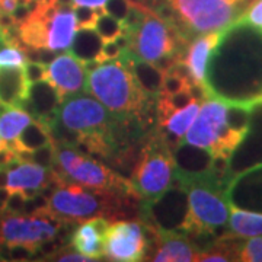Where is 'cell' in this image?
Returning a JSON list of instances; mask_svg holds the SVG:
<instances>
[{
    "instance_id": "6da1fadb",
    "label": "cell",
    "mask_w": 262,
    "mask_h": 262,
    "mask_svg": "<svg viewBox=\"0 0 262 262\" xmlns=\"http://www.w3.org/2000/svg\"><path fill=\"white\" fill-rule=\"evenodd\" d=\"M206 88L226 102L262 99V29L237 19L223 29L208 58Z\"/></svg>"
},
{
    "instance_id": "7a4b0ae2",
    "label": "cell",
    "mask_w": 262,
    "mask_h": 262,
    "mask_svg": "<svg viewBox=\"0 0 262 262\" xmlns=\"http://www.w3.org/2000/svg\"><path fill=\"white\" fill-rule=\"evenodd\" d=\"M53 192L42 211L61 223H80L92 217L124 215V210L131 207L130 200H140L134 195L82 187L60 177L57 172Z\"/></svg>"
},
{
    "instance_id": "3957f363",
    "label": "cell",
    "mask_w": 262,
    "mask_h": 262,
    "mask_svg": "<svg viewBox=\"0 0 262 262\" xmlns=\"http://www.w3.org/2000/svg\"><path fill=\"white\" fill-rule=\"evenodd\" d=\"M248 5L249 0H160L158 13L189 39L230 27Z\"/></svg>"
},
{
    "instance_id": "277c9868",
    "label": "cell",
    "mask_w": 262,
    "mask_h": 262,
    "mask_svg": "<svg viewBox=\"0 0 262 262\" xmlns=\"http://www.w3.org/2000/svg\"><path fill=\"white\" fill-rule=\"evenodd\" d=\"M75 12L70 2L37 0L29 15L18 24L20 42L29 48L67 51L75 37Z\"/></svg>"
},
{
    "instance_id": "5b68a950",
    "label": "cell",
    "mask_w": 262,
    "mask_h": 262,
    "mask_svg": "<svg viewBox=\"0 0 262 262\" xmlns=\"http://www.w3.org/2000/svg\"><path fill=\"white\" fill-rule=\"evenodd\" d=\"M88 91L115 117L141 118L147 111V96L121 61H105L89 72Z\"/></svg>"
},
{
    "instance_id": "8992f818",
    "label": "cell",
    "mask_w": 262,
    "mask_h": 262,
    "mask_svg": "<svg viewBox=\"0 0 262 262\" xmlns=\"http://www.w3.org/2000/svg\"><path fill=\"white\" fill-rule=\"evenodd\" d=\"M141 16L139 22L124 34L128 35L131 53L139 58L155 63L163 57L184 60L188 41L173 24L162 18L158 12L140 3Z\"/></svg>"
},
{
    "instance_id": "52a82bcc",
    "label": "cell",
    "mask_w": 262,
    "mask_h": 262,
    "mask_svg": "<svg viewBox=\"0 0 262 262\" xmlns=\"http://www.w3.org/2000/svg\"><path fill=\"white\" fill-rule=\"evenodd\" d=\"M179 182V181H178ZM188 191V214L182 227L187 237L211 234L227 226L230 204L225 195L226 188L213 178L181 182Z\"/></svg>"
},
{
    "instance_id": "ba28073f",
    "label": "cell",
    "mask_w": 262,
    "mask_h": 262,
    "mask_svg": "<svg viewBox=\"0 0 262 262\" xmlns=\"http://www.w3.org/2000/svg\"><path fill=\"white\" fill-rule=\"evenodd\" d=\"M53 169L60 177L82 187L140 198L131 181L72 146L56 143V162Z\"/></svg>"
},
{
    "instance_id": "9c48e42d",
    "label": "cell",
    "mask_w": 262,
    "mask_h": 262,
    "mask_svg": "<svg viewBox=\"0 0 262 262\" xmlns=\"http://www.w3.org/2000/svg\"><path fill=\"white\" fill-rule=\"evenodd\" d=\"M226 106V101L214 96L201 103L195 120L185 134V141L210 150L214 158L229 159L244 136L227 127Z\"/></svg>"
},
{
    "instance_id": "30bf717a",
    "label": "cell",
    "mask_w": 262,
    "mask_h": 262,
    "mask_svg": "<svg viewBox=\"0 0 262 262\" xmlns=\"http://www.w3.org/2000/svg\"><path fill=\"white\" fill-rule=\"evenodd\" d=\"M175 177V163L172 149L158 133L150 139L134 163L131 182L141 200L151 201L162 195Z\"/></svg>"
},
{
    "instance_id": "8fae6325",
    "label": "cell",
    "mask_w": 262,
    "mask_h": 262,
    "mask_svg": "<svg viewBox=\"0 0 262 262\" xmlns=\"http://www.w3.org/2000/svg\"><path fill=\"white\" fill-rule=\"evenodd\" d=\"M114 117L115 115L108 111L98 99L83 95V92L64 98L57 113V120L79 136H114Z\"/></svg>"
},
{
    "instance_id": "7c38bea8",
    "label": "cell",
    "mask_w": 262,
    "mask_h": 262,
    "mask_svg": "<svg viewBox=\"0 0 262 262\" xmlns=\"http://www.w3.org/2000/svg\"><path fill=\"white\" fill-rule=\"evenodd\" d=\"M61 222L42 210L28 215L20 213H0V245H27L37 249L41 244L53 241L58 234Z\"/></svg>"
},
{
    "instance_id": "4fadbf2b",
    "label": "cell",
    "mask_w": 262,
    "mask_h": 262,
    "mask_svg": "<svg viewBox=\"0 0 262 262\" xmlns=\"http://www.w3.org/2000/svg\"><path fill=\"white\" fill-rule=\"evenodd\" d=\"M141 214L143 222L156 227L160 234L182 232L188 214V191L185 185L181 182L177 185L170 184L156 200L146 201Z\"/></svg>"
},
{
    "instance_id": "5bb4252c",
    "label": "cell",
    "mask_w": 262,
    "mask_h": 262,
    "mask_svg": "<svg viewBox=\"0 0 262 262\" xmlns=\"http://www.w3.org/2000/svg\"><path fill=\"white\" fill-rule=\"evenodd\" d=\"M147 241L144 223L139 220H118L110 223L103 239V256L110 261H143Z\"/></svg>"
},
{
    "instance_id": "9a60e30c",
    "label": "cell",
    "mask_w": 262,
    "mask_h": 262,
    "mask_svg": "<svg viewBox=\"0 0 262 262\" xmlns=\"http://www.w3.org/2000/svg\"><path fill=\"white\" fill-rule=\"evenodd\" d=\"M258 165H262V99L251 103L248 130L227 160L229 181Z\"/></svg>"
},
{
    "instance_id": "2e32d148",
    "label": "cell",
    "mask_w": 262,
    "mask_h": 262,
    "mask_svg": "<svg viewBox=\"0 0 262 262\" xmlns=\"http://www.w3.org/2000/svg\"><path fill=\"white\" fill-rule=\"evenodd\" d=\"M172 156L175 163L173 179L179 182L206 179L213 177L214 173H222L214 169V156L211 155L210 150L194 146L185 140L179 141L172 149Z\"/></svg>"
},
{
    "instance_id": "e0dca14e",
    "label": "cell",
    "mask_w": 262,
    "mask_h": 262,
    "mask_svg": "<svg viewBox=\"0 0 262 262\" xmlns=\"http://www.w3.org/2000/svg\"><path fill=\"white\" fill-rule=\"evenodd\" d=\"M225 195L230 206L262 214V165L233 177L226 187Z\"/></svg>"
},
{
    "instance_id": "ac0fdd59",
    "label": "cell",
    "mask_w": 262,
    "mask_h": 262,
    "mask_svg": "<svg viewBox=\"0 0 262 262\" xmlns=\"http://www.w3.org/2000/svg\"><path fill=\"white\" fill-rule=\"evenodd\" d=\"M47 80L56 86L58 94L64 99L75 94L88 91V77L83 61L76 58L72 53L57 56L47 66Z\"/></svg>"
},
{
    "instance_id": "d6986e66",
    "label": "cell",
    "mask_w": 262,
    "mask_h": 262,
    "mask_svg": "<svg viewBox=\"0 0 262 262\" xmlns=\"http://www.w3.org/2000/svg\"><path fill=\"white\" fill-rule=\"evenodd\" d=\"M8 169V185L9 192L19 191L28 198H32L41 192L42 188L50 185L56 173L53 169L39 166L37 163L18 159V156L6 165Z\"/></svg>"
},
{
    "instance_id": "ffe728a7",
    "label": "cell",
    "mask_w": 262,
    "mask_h": 262,
    "mask_svg": "<svg viewBox=\"0 0 262 262\" xmlns=\"http://www.w3.org/2000/svg\"><path fill=\"white\" fill-rule=\"evenodd\" d=\"M61 102L63 98L58 94L56 86L50 80H41L29 84L28 98L24 105V110L50 127L57 118Z\"/></svg>"
},
{
    "instance_id": "44dd1931",
    "label": "cell",
    "mask_w": 262,
    "mask_h": 262,
    "mask_svg": "<svg viewBox=\"0 0 262 262\" xmlns=\"http://www.w3.org/2000/svg\"><path fill=\"white\" fill-rule=\"evenodd\" d=\"M108 226L110 222L106 217H92L80 222L72 234L70 246L88 256L91 261L101 259L103 256V239Z\"/></svg>"
},
{
    "instance_id": "7402d4cb",
    "label": "cell",
    "mask_w": 262,
    "mask_h": 262,
    "mask_svg": "<svg viewBox=\"0 0 262 262\" xmlns=\"http://www.w3.org/2000/svg\"><path fill=\"white\" fill-rule=\"evenodd\" d=\"M120 61L130 70L137 84L143 89V92H146L149 96H158L162 92L165 73L153 63L136 57L130 50L122 51Z\"/></svg>"
},
{
    "instance_id": "603a6c76",
    "label": "cell",
    "mask_w": 262,
    "mask_h": 262,
    "mask_svg": "<svg viewBox=\"0 0 262 262\" xmlns=\"http://www.w3.org/2000/svg\"><path fill=\"white\" fill-rule=\"evenodd\" d=\"M223 31H214L203 35H196L195 39L189 44L185 54V63L189 67L191 76L194 82L206 84V73L208 58L211 56V51L214 50L217 42L220 41Z\"/></svg>"
},
{
    "instance_id": "cb8c5ba5",
    "label": "cell",
    "mask_w": 262,
    "mask_h": 262,
    "mask_svg": "<svg viewBox=\"0 0 262 262\" xmlns=\"http://www.w3.org/2000/svg\"><path fill=\"white\" fill-rule=\"evenodd\" d=\"M28 89L29 83L22 67H0V105L24 110Z\"/></svg>"
},
{
    "instance_id": "d4e9b609",
    "label": "cell",
    "mask_w": 262,
    "mask_h": 262,
    "mask_svg": "<svg viewBox=\"0 0 262 262\" xmlns=\"http://www.w3.org/2000/svg\"><path fill=\"white\" fill-rule=\"evenodd\" d=\"M159 249L149 258L158 262H189L195 261L198 251L182 232L160 234Z\"/></svg>"
},
{
    "instance_id": "484cf974",
    "label": "cell",
    "mask_w": 262,
    "mask_h": 262,
    "mask_svg": "<svg viewBox=\"0 0 262 262\" xmlns=\"http://www.w3.org/2000/svg\"><path fill=\"white\" fill-rule=\"evenodd\" d=\"M200 105H201V102L192 101L185 108L170 114L165 121L159 124L160 127H165L163 128L165 131L160 134L170 146V149H173L179 141H182V137L187 134L188 128L191 127V124L195 120L196 114L200 111Z\"/></svg>"
},
{
    "instance_id": "4316f807",
    "label": "cell",
    "mask_w": 262,
    "mask_h": 262,
    "mask_svg": "<svg viewBox=\"0 0 262 262\" xmlns=\"http://www.w3.org/2000/svg\"><path fill=\"white\" fill-rule=\"evenodd\" d=\"M51 143H54V139H53L50 127L42 121L34 118L19 134V137L12 146V150L15 153H18V151H34V150L51 144Z\"/></svg>"
},
{
    "instance_id": "83f0119b",
    "label": "cell",
    "mask_w": 262,
    "mask_h": 262,
    "mask_svg": "<svg viewBox=\"0 0 262 262\" xmlns=\"http://www.w3.org/2000/svg\"><path fill=\"white\" fill-rule=\"evenodd\" d=\"M32 120L34 117L22 108H8L0 105V136L10 149L19 134Z\"/></svg>"
},
{
    "instance_id": "f1b7e54d",
    "label": "cell",
    "mask_w": 262,
    "mask_h": 262,
    "mask_svg": "<svg viewBox=\"0 0 262 262\" xmlns=\"http://www.w3.org/2000/svg\"><path fill=\"white\" fill-rule=\"evenodd\" d=\"M103 39L95 28H79L70 44V53L80 61L98 60L102 50Z\"/></svg>"
},
{
    "instance_id": "f546056e",
    "label": "cell",
    "mask_w": 262,
    "mask_h": 262,
    "mask_svg": "<svg viewBox=\"0 0 262 262\" xmlns=\"http://www.w3.org/2000/svg\"><path fill=\"white\" fill-rule=\"evenodd\" d=\"M229 233L239 237H253L262 234V214L261 213H248L237 207L230 206V219L227 222Z\"/></svg>"
},
{
    "instance_id": "4dcf8cb0",
    "label": "cell",
    "mask_w": 262,
    "mask_h": 262,
    "mask_svg": "<svg viewBox=\"0 0 262 262\" xmlns=\"http://www.w3.org/2000/svg\"><path fill=\"white\" fill-rule=\"evenodd\" d=\"M95 29L101 35L103 41H113L124 32L121 20L111 16L103 9H101V12H99V16L96 19V24H95Z\"/></svg>"
},
{
    "instance_id": "1f68e13d",
    "label": "cell",
    "mask_w": 262,
    "mask_h": 262,
    "mask_svg": "<svg viewBox=\"0 0 262 262\" xmlns=\"http://www.w3.org/2000/svg\"><path fill=\"white\" fill-rule=\"evenodd\" d=\"M16 156L20 160H27V162L37 163L39 166L53 169L54 162H56V143L42 146V147L34 150V151H18Z\"/></svg>"
},
{
    "instance_id": "d6a6232c",
    "label": "cell",
    "mask_w": 262,
    "mask_h": 262,
    "mask_svg": "<svg viewBox=\"0 0 262 262\" xmlns=\"http://www.w3.org/2000/svg\"><path fill=\"white\" fill-rule=\"evenodd\" d=\"M239 261L262 262V234L244 241Z\"/></svg>"
},
{
    "instance_id": "836d02e7",
    "label": "cell",
    "mask_w": 262,
    "mask_h": 262,
    "mask_svg": "<svg viewBox=\"0 0 262 262\" xmlns=\"http://www.w3.org/2000/svg\"><path fill=\"white\" fill-rule=\"evenodd\" d=\"M73 12L77 28H95L101 9H94L88 6H73Z\"/></svg>"
},
{
    "instance_id": "e575fe53",
    "label": "cell",
    "mask_w": 262,
    "mask_h": 262,
    "mask_svg": "<svg viewBox=\"0 0 262 262\" xmlns=\"http://www.w3.org/2000/svg\"><path fill=\"white\" fill-rule=\"evenodd\" d=\"M24 73L28 80V83H37L41 80H47V66L39 63V61H32L28 60L25 66H24Z\"/></svg>"
},
{
    "instance_id": "d590c367",
    "label": "cell",
    "mask_w": 262,
    "mask_h": 262,
    "mask_svg": "<svg viewBox=\"0 0 262 262\" xmlns=\"http://www.w3.org/2000/svg\"><path fill=\"white\" fill-rule=\"evenodd\" d=\"M131 9V0H106L103 10L118 20H124L128 16Z\"/></svg>"
},
{
    "instance_id": "8d00e7d4",
    "label": "cell",
    "mask_w": 262,
    "mask_h": 262,
    "mask_svg": "<svg viewBox=\"0 0 262 262\" xmlns=\"http://www.w3.org/2000/svg\"><path fill=\"white\" fill-rule=\"evenodd\" d=\"M239 19L262 29V0H251Z\"/></svg>"
},
{
    "instance_id": "74e56055",
    "label": "cell",
    "mask_w": 262,
    "mask_h": 262,
    "mask_svg": "<svg viewBox=\"0 0 262 262\" xmlns=\"http://www.w3.org/2000/svg\"><path fill=\"white\" fill-rule=\"evenodd\" d=\"M191 83L185 82L182 77H179L178 75L175 73H165V77H163V86H162V92L160 94L165 95H172L177 94V92H181L184 89H188V86Z\"/></svg>"
},
{
    "instance_id": "f35d334b",
    "label": "cell",
    "mask_w": 262,
    "mask_h": 262,
    "mask_svg": "<svg viewBox=\"0 0 262 262\" xmlns=\"http://www.w3.org/2000/svg\"><path fill=\"white\" fill-rule=\"evenodd\" d=\"M47 259H53V261H63V262H84L91 261L88 256H84L77 251H72L70 248H61L57 249L53 255H50Z\"/></svg>"
},
{
    "instance_id": "ab89813d",
    "label": "cell",
    "mask_w": 262,
    "mask_h": 262,
    "mask_svg": "<svg viewBox=\"0 0 262 262\" xmlns=\"http://www.w3.org/2000/svg\"><path fill=\"white\" fill-rule=\"evenodd\" d=\"M25 203H27V196L19 191H13L9 194V198L6 201V206H5L3 211H6V213H24L25 211Z\"/></svg>"
},
{
    "instance_id": "60d3db41",
    "label": "cell",
    "mask_w": 262,
    "mask_h": 262,
    "mask_svg": "<svg viewBox=\"0 0 262 262\" xmlns=\"http://www.w3.org/2000/svg\"><path fill=\"white\" fill-rule=\"evenodd\" d=\"M122 50L121 47L115 42V41H103L102 50H101V54L98 57V60L101 63H105V61H111V60H117L121 56Z\"/></svg>"
},
{
    "instance_id": "b9f144b4",
    "label": "cell",
    "mask_w": 262,
    "mask_h": 262,
    "mask_svg": "<svg viewBox=\"0 0 262 262\" xmlns=\"http://www.w3.org/2000/svg\"><path fill=\"white\" fill-rule=\"evenodd\" d=\"M72 6H88L94 9H103L106 0H70Z\"/></svg>"
},
{
    "instance_id": "7bdbcfd3",
    "label": "cell",
    "mask_w": 262,
    "mask_h": 262,
    "mask_svg": "<svg viewBox=\"0 0 262 262\" xmlns=\"http://www.w3.org/2000/svg\"><path fill=\"white\" fill-rule=\"evenodd\" d=\"M6 147H9V146H8V143L3 140V139H2V136H0V150L6 149Z\"/></svg>"
}]
</instances>
